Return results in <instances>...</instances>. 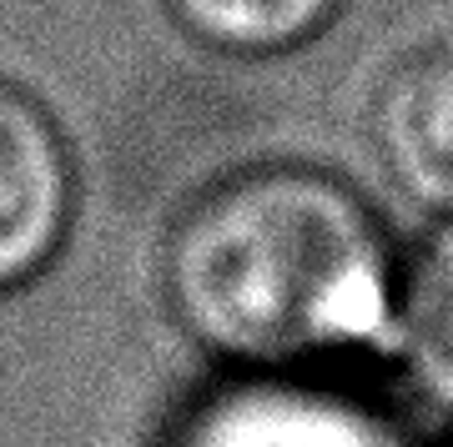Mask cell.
<instances>
[{
    "mask_svg": "<svg viewBox=\"0 0 453 447\" xmlns=\"http://www.w3.org/2000/svg\"><path fill=\"white\" fill-rule=\"evenodd\" d=\"M403 237L357 181L262 161L181 216L166 287L187 332L232 372L388 367Z\"/></svg>",
    "mask_w": 453,
    "mask_h": 447,
    "instance_id": "obj_1",
    "label": "cell"
},
{
    "mask_svg": "<svg viewBox=\"0 0 453 447\" xmlns=\"http://www.w3.org/2000/svg\"><path fill=\"white\" fill-rule=\"evenodd\" d=\"M172 447H434L368 372H232L181 413Z\"/></svg>",
    "mask_w": 453,
    "mask_h": 447,
    "instance_id": "obj_2",
    "label": "cell"
},
{
    "mask_svg": "<svg viewBox=\"0 0 453 447\" xmlns=\"http://www.w3.org/2000/svg\"><path fill=\"white\" fill-rule=\"evenodd\" d=\"M368 146L423 216L453 207V41H428L383 71L368 101Z\"/></svg>",
    "mask_w": 453,
    "mask_h": 447,
    "instance_id": "obj_3",
    "label": "cell"
},
{
    "mask_svg": "<svg viewBox=\"0 0 453 447\" xmlns=\"http://www.w3.org/2000/svg\"><path fill=\"white\" fill-rule=\"evenodd\" d=\"M388 372L408 402L453 422V207L403 237Z\"/></svg>",
    "mask_w": 453,
    "mask_h": 447,
    "instance_id": "obj_4",
    "label": "cell"
},
{
    "mask_svg": "<svg viewBox=\"0 0 453 447\" xmlns=\"http://www.w3.org/2000/svg\"><path fill=\"white\" fill-rule=\"evenodd\" d=\"M71 181L61 141L20 96H0V287L31 277L61 241Z\"/></svg>",
    "mask_w": 453,
    "mask_h": 447,
    "instance_id": "obj_5",
    "label": "cell"
},
{
    "mask_svg": "<svg viewBox=\"0 0 453 447\" xmlns=\"http://www.w3.org/2000/svg\"><path fill=\"white\" fill-rule=\"evenodd\" d=\"M172 16L226 56H292L323 41L348 0H166Z\"/></svg>",
    "mask_w": 453,
    "mask_h": 447,
    "instance_id": "obj_6",
    "label": "cell"
},
{
    "mask_svg": "<svg viewBox=\"0 0 453 447\" xmlns=\"http://www.w3.org/2000/svg\"><path fill=\"white\" fill-rule=\"evenodd\" d=\"M434 447H453V422H449V437H443V443H434Z\"/></svg>",
    "mask_w": 453,
    "mask_h": 447,
    "instance_id": "obj_7",
    "label": "cell"
}]
</instances>
